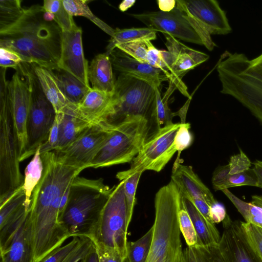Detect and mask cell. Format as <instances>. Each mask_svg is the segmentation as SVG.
<instances>
[{
	"instance_id": "obj_51",
	"label": "cell",
	"mask_w": 262,
	"mask_h": 262,
	"mask_svg": "<svg viewBox=\"0 0 262 262\" xmlns=\"http://www.w3.org/2000/svg\"><path fill=\"white\" fill-rule=\"evenodd\" d=\"M185 262H197L195 256L192 248L187 247L184 250Z\"/></svg>"
},
{
	"instance_id": "obj_9",
	"label": "cell",
	"mask_w": 262,
	"mask_h": 262,
	"mask_svg": "<svg viewBox=\"0 0 262 262\" xmlns=\"http://www.w3.org/2000/svg\"><path fill=\"white\" fill-rule=\"evenodd\" d=\"M19 71L28 84L31 97L27 123V143L20 162L33 156L38 148L48 139L56 113L43 92L31 64L22 62Z\"/></svg>"
},
{
	"instance_id": "obj_26",
	"label": "cell",
	"mask_w": 262,
	"mask_h": 262,
	"mask_svg": "<svg viewBox=\"0 0 262 262\" xmlns=\"http://www.w3.org/2000/svg\"><path fill=\"white\" fill-rule=\"evenodd\" d=\"M182 197L184 206L194 225L200 246L218 244L221 236L215 226L207 222L190 200Z\"/></svg>"
},
{
	"instance_id": "obj_15",
	"label": "cell",
	"mask_w": 262,
	"mask_h": 262,
	"mask_svg": "<svg viewBox=\"0 0 262 262\" xmlns=\"http://www.w3.org/2000/svg\"><path fill=\"white\" fill-rule=\"evenodd\" d=\"M23 78L17 70L8 82L9 104L18 141L20 158L26 149L27 123L31 103L29 87L25 77Z\"/></svg>"
},
{
	"instance_id": "obj_36",
	"label": "cell",
	"mask_w": 262,
	"mask_h": 262,
	"mask_svg": "<svg viewBox=\"0 0 262 262\" xmlns=\"http://www.w3.org/2000/svg\"><path fill=\"white\" fill-rule=\"evenodd\" d=\"M178 216L181 232L183 235L187 247L193 248L200 246L197 233L190 217L184 206L182 197Z\"/></svg>"
},
{
	"instance_id": "obj_45",
	"label": "cell",
	"mask_w": 262,
	"mask_h": 262,
	"mask_svg": "<svg viewBox=\"0 0 262 262\" xmlns=\"http://www.w3.org/2000/svg\"><path fill=\"white\" fill-rule=\"evenodd\" d=\"M22 62V59L16 52L5 48L0 47L1 68H11L17 71Z\"/></svg>"
},
{
	"instance_id": "obj_49",
	"label": "cell",
	"mask_w": 262,
	"mask_h": 262,
	"mask_svg": "<svg viewBox=\"0 0 262 262\" xmlns=\"http://www.w3.org/2000/svg\"><path fill=\"white\" fill-rule=\"evenodd\" d=\"M160 11L163 12H169L172 10L176 6V1L166 0L157 1Z\"/></svg>"
},
{
	"instance_id": "obj_19",
	"label": "cell",
	"mask_w": 262,
	"mask_h": 262,
	"mask_svg": "<svg viewBox=\"0 0 262 262\" xmlns=\"http://www.w3.org/2000/svg\"><path fill=\"white\" fill-rule=\"evenodd\" d=\"M171 180L178 187L183 197L189 200H203L209 206L217 202L191 166L183 165L182 162L173 165Z\"/></svg>"
},
{
	"instance_id": "obj_21",
	"label": "cell",
	"mask_w": 262,
	"mask_h": 262,
	"mask_svg": "<svg viewBox=\"0 0 262 262\" xmlns=\"http://www.w3.org/2000/svg\"><path fill=\"white\" fill-rule=\"evenodd\" d=\"M56 114L59 121V132L58 146L55 151L67 147L94 125L80 114L77 105L70 102Z\"/></svg>"
},
{
	"instance_id": "obj_32",
	"label": "cell",
	"mask_w": 262,
	"mask_h": 262,
	"mask_svg": "<svg viewBox=\"0 0 262 262\" xmlns=\"http://www.w3.org/2000/svg\"><path fill=\"white\" fill-rule=\"evenodd\" d=\"M222 191L230 200L245 219V222L253 224L262 228V208L251 203L245 202L237 198L228 189Z\"/></svg>"
},
{
	"instance_id": "obj_18",
	"label": "cell",
	"mask_w": 262,
	"mask_h": 262,
	"mask_svg": "<svg viewBox=\"0 0 262 262\" xmlns=\"http://www.w3.org/2000/svg\"><path fill=\"white\" fill-rule=\"evenodd\" d=\"M113 68L120 74L143 80L156 88L161 89V83L167 78L160 69L141 62L116 48L110 53Z\"/></svg>"
},
{
	"instance_id": "obj_37",
	"label": "cell",
	"mask_w": 262,
	"mask_h": 262,
	"mask_svg": "<svg viewBox=\"0 0 262 262\" xmlns=\"http://www.w3.org/2000/svg\"><path fill=\"white\" fill-rule=\"evenodd\" d=\"M151 45L150 40H140L121 43L116 48L137 60L148 64V53Z\"/></svg>"
},
{
	"instance_id": "obj_4",
	"label": "cell",
	"mask_w": 262,
	"mask_h": 262,
	"mask_svg": "<svg viewBox=\"0 0 262 262\" xmlns=\"http://www.w3.org/2000/svg\"><path fill=\"white\" fill-rule=\"evenodd\" d=\"M222 89L243 106L262 124V73L243 53H224L217 65Z\"/></svg>"
},
{
	"instance_id": "obj_6",
	"label": "cell",
	"mask_w": 262,
	"mask_h": 262,
	"mask_svg": "<svg viewBox=\"0 0 262 262\" xmlns=\"http://www.w3.org/2000/svg\"><path fill=\"white\" fill-rule=\"evenodd\" d=\"M6 69L0 72V204L24 183L17 137L10 110Z\"/></svg>"
},
{
	"instance_id": "obj_12",
	"label": "cell",
	"mask_w": 262,
	"mask_h": 262,
	"mask_svg": "<svg viewBox=\"0 0 262 262\" xmlns=\"http://www.w3.org/2000/svg\"><path fill=\"white\" fill-rule=\"evenodd\" d=\"M113 128L102 123L92 125L67 147L54 151L65 165L83 170L90 167Z\"/></svg>"
},
{
	"instance_id": "obj_7",
	"label": "cell",
	"mask_w": 262,
	"mask_h": 262,
	"mask_svg": "<svg viewBox=\"0 0 262 262\" xmlns=\"http://www.w3.org/2000/svg\"><path fill=\"white\" fill-rule=\"evenodd\" d=\"M103 146L90 164L94 168L132 162L151 135L153 127L146 119H127L113 126Z\"/></svg>"
},
{
	"instance_id": "obj_44",
	"label": "cell",
	"mask_w": 262,
	"mask_h": 262,
	"mask_svg": "<svg viewBox=\"0 0 262 262\" xmlns=\"http://www.w3.org/2000/svg\"><path fill=\"white\" fill-rule=\"evenodd\" d=\"M94 243L91 238L86 236L81 237L78 246L62 262H79L91 250Z\"/></svg>"
},
{
	"instance_id": "obj_52",
	"label": "cell",
	"mask_w": 262,
	"mask_h": 262,
	"mask_svg": "<svg viewBox=\"0 0 262 262\" xmlns=\"http://www.w3.org/2000/svg\"><path fill=\"white\" fill-rule=\"evenodd\" d=\"M135 2V0H124L120 4L119 9L121 11L125 12L132 7Z\"/></svg>"
},
{
	"instance_id": "obj_16",
	"label": "cell",
	"mask_w": 262,
	"mask_h": 262,
	"mask_svg": "<svg viewBox=\"0 0 262 262\" xmlns=\"http://www.w3.org/2000/svg\"><path fill=\"white\" fill-rule=\"evenodd\" d=\"M165 37L166 46L171 55L170 85L173 86L185 96L189 97L187 87L182 80V77L209 59V55L190 48L181 43L174 37L163 34Z\"/></svg>"
},
{
	"instance_id": "obj_13",
	"label": "cell",
	"mask_w": 262,
	"mask_h": 262,
	"mask_svg": "<svg viewBox=\"0 0 262 262\" xmlns=\"http://www.w3.org/2000/svg\"><path fill=\"white\" fill-rule=\"evenodd\" d=\"M147 28L183 41L203 46L200 36L176 7L169 12L161 11L130 14Z\"/></svg>"
},
{
	"instance_id": "obj_41",
	"label": "cell",
	"mask_w": 262,
	"mask_h": 262,
	"mask_svg": "<svg viewBox=\"0 0 262 262\" xmlns=\"http://www.w3.org/2000/svg\"><path fill=\"white\" fill-rule=\"evenodd\" d=\"M81 237L74 236L71 242L51 252L40 262H62L78 246Z\"/></svg>"
},
{
	"instance_id": "obj_23",
	"label": "cell",
	"mask_w": 262,
	"mask_h": 262,
	"mask_svg": "<svg viewBox=\"0 0 262 262\" xmlns=\"http://www.w3.org/2000/svg\"><path fill=\"white\" fill-rule=\"evenodd\" d=\"M88 77L92 89L113 93L116 80L110 56L106 53L97 55L89 66Z\"/></svg>"
},
{
	"instance_id": "obj_48",
	"label": "cell",
	"mask_w": 262,
	"mask_h": 262,
	"mask_svg": "<svg viewBox=\"0 0 262 262\" xmlns=\"http://www.w3.org/2000/svg\"><path fill=\"white\" fill-rule=\"evenodd\" d=\"M80 261L100 262L99 256L94 244L90 252Z\"/></svg>"
},
{
	"instance_id": "obj_5",
	"label": "cell",
	"mask_w": 262,
	"mask_h": 262,
	"mask_svg": "<svg viewBox=\"0 0 262 262\" xmlns=\"http://www.w3.org/2000/svg\"><path fill=\"white\" fill-rule=\"evenodd\" d=\"M155 86L120 74L115 81L110 112L102 123L115 126L131 118H142L158 129Z\"/></svg>"
},
{
	"instance_id": "obj_33",
	"label": "cell",
	"mask_w": 262,
	"mask_h": 262,
	"mask_svg": "<svg viewBox=\"0 0 262 262\" xmlns=\"http://www.w3.org/2000/svg\"><path fill=\"white\" fill-rule=\"evenodd\" d=\"M153 236L152 226L141 237L134 242H128L127 259L128 262H146Z\"/></svg>"
},
{
	"instance_id": "obj_31",
	"label": "cell",
	"mask_w": 262,
	"mask_h": 262,
	"mask_svg": "<svg viewBox=\"0 0 262 262\" xmlns=\"http://www.w3.org/2000/svg\"><path fill=\"white\" fill-rule=\"evenodd\" d=\"M143 172H131L128 170L118 172L117 178L123 181L125 195L127 206V225L130 223L135 204L136 203V192L140 178Z\"/></svg>"
},
{
	"instance_id": "obj_8",
	"label": "cell",
	"mask_w": 262,
	"mask_h": 262,
	"mask_svg": "<svg viewBox=\"0 0 262 262\" xmlns=\"http://www.w3.org/2000/svg\"><path fill=\"white\" fill-rule=\"evenodd\" d=\"M127 206L123 181L112 187L93 235L95 244L116 252L123 258L127 255Z\"/></svg>"
},
{
	"instance_id": "obj_38",
	"label": "cell",
	"mask_w": 262,
	"mask_h": 262,
	"mask_svg": "<svg viewBox=\"0 0 262 262\" xmlns=\"http://www.w3.org/2000/svg\"><path fill=\"white\" fill-rule=\"evenodd\" d=\"M190 124L189 123H180V126L176 134L173 142L175 149L178 152L177 158L173 165L181 163L180 160L181 152L189 147L193 142L194 137L190 130Z\"/></svg>"
},
{
	"instance_id": "obj_11",
	"label": "cell",
	"mask_w": 262,
	"mask_h": 262,
	"mask_svg": "<svg viewBox=\"0 0 262 262\" xmlns=\"http://www.w3.org/2000/svg\"><path fill=\"white\" fill-rule=\"evenodd\" d=\"M180 123H171L158 128L146 140L132 161L129 172L153 170L159 172L177 151L174 139Z\"/></svg>"
},
{
	"instance_id": "obj_40",
	"label": "cell",
	"mask_w": 262,
	"mask_h": 262,
	"mask_svg": "<svg viewBox=\"0 0 262 262\" xmlns=\"http://www.w3.org/2000/svg\"><path fill=\"white\" fill-rule=\"evenodd\" d=\"M218 244L192 248L197 262H225Z\"/></svg>"
},
{
	"instance_id": "obj_17",
	"label": "cell",
	"mask_w": 262,
	"mask_h": 262,
	"mask_svg": "<svg viewBox=\"0 0 262 262\" xmlns=\"http://www.w3.org/2000/svg\"><path fill=\"white\" fill-rule=\"evenodd\" d=\"M89 66L84 55L81 28L76 26L69 31H62L59 69L69 73L90 86Z\"/></svg>"
},
{
	"instance_id": "obj_25",
	"label": "cell",
	"mask_w": 262,
	"mask_h": 262,
	"mask_svg": "<svg viewBox=\"0 0 262 262\" xmlns=\"http://www.w3.org/2000/svg\"><path fill=\"white\" fill-rule=\"evenodd\" d=\"M211 182L215 191L243 186L257 187V181L253 169L250 168L244 172L231 175L229 174L228 164L220 166L215 169Z\"/></svg>"
},
{
	"instance_id": "obj_1",
	"label": "cell",
	"mask_w": 262,
	"mask_h": 262,
	"mask_svg": "<svg viewBox=\"0 0 262 262\" xmlns=\"http://www.w3.org/2000/svg\"><path fill=\"white\" fill-rule=\"evenodd\" d=\"M41 156L43 173L32 192L29 210L34 262H40L70 237L59 222L60 205L73 180L83 170L63 164L54 150L41 154Z\"/></svg>"
},
{
	"instance_id": "obj_43",
	"label": "cell",
	"mask_w": 262,
	"mask_h": 262,
	"mask_svg": "<svg viewBox=\"0 0 262 262\" xmlns=\"http://www.w3.org/2000/svg\"><path fill=\"white\" fill-rule=\"evenodd\" d=\"M242 224L250 242L262 259V228L245 222Z\"/></svg>"
},
{
	"instance_id": "obj_46",
	"label": "cell",
	"mask_w": 262,
	"mask_h": 262,
	"mask_svg": "<svg viewBox=\"0 0 262 262\" xmlns=\"http://www.w3.org/2000/svg\"><path fill=\"white\" fill-rule=\"evenodd\" d=\"M59 132V121L56 114L48 139L40 146V154L56 150L58 143Z\"/></svg>"
},
{
	"instance_id": "obj_10",
	"label": "cell",
	"mask_w": 262,
	"mask_h": 262,
	"mask_svg": "<svg viewBox=\"0 0 262 262\" xmlns=\"http://www.w3.org/2000/svg\"><path fill=\"white\" fill-rule=\"evenodd\" d=\"M176 7L189 21L209 51L216 46L211 35L231 31L225 12L215 0H177Z\"/></svg>"
},
{
	"instance_id": "obj_53",
	"label": "cell",
	"mask_w": 262,
	"mask_h": 262,
	"mask_svg": "<svg viewBox=\"0 0 262 262\" xmlns=\"http://www.w3.org/2000/svg\"><path fill=\"white\" fill-rule=\"evenodd\" d=\"M253 66L262 73V53L256 58L251 60Z\"/></svg>"
},
{
	"instance_id": "obj_24",
	"label": "cell",
	"mask_w": 262,
	"mask_h": 262,
	"mask_svg": "<svg viewBox=\"0 0 262 262\" xmlns=\"http://www.w3.org/2000/svg\"><path fill=\"white\" fill-rule=\"evenodd\" d=\"M31 65L45 96L53 106L56 114L60 112L69 102L59 86L55 73L45 68Z\"/></svg>"
},
{
	"instance_id": "obj_22",
	"label": "cell",
	"mask_w": 262,
	"mask_h": 262,
	"mask_svg": "<svg viewBox=\"0 0 262 262\" xmlns=\"http://www.w3.org/2000/svg\"><path fill=\"white\" fill-rule=\"evenodd\" d=\"M113 93H108L91 88L77 105V109L80 114L92 124L100 123L110 112Z\"/></svg>"
},
{
	"instance_id": "obj_2",
	"label": "cell",
	"mask_w": 262,
	"mask_h": 262,
	"mask_svg": "<svg viewBox=\"0 0 262 262\" xmlns=\"http://www.w3.org/2000/svg\"><path fill=\"white\" fill-rule=\"evenodd\" d=\"M42 6L24 9L13 25L0 32V47L16 52L23 62L58 71L62 31L55 21L43 18Z\"/></svg>"
},
{
	"instance_id": "obj_42",
	"label": "cell",
	"mask_w": 262,
	"mask_h": 262,
	"mask_svg": "<svg viewBox=\"0 0 262 262\" xmlns=\"http://www.w3.org/2000/svg\"><path fill=\"white\" fill-rule=\"evenodd\" d=\"M251 162L241 149L237 154L231 156L228 166L229 167V174H235L244 172L250 169Z\"/></svg>"
},
{
	"instance_id": "obj_34",
	"label": "cell",
	"mask_w": 262,
	"mask_h": 262,
	"mask_svg": "<svg viewBox=\"0 0 262 262\" xmlns=\"http://www.w3.org/2000/svg\"><path fill=\"white\" fill-rule=\"evenodd\" d=\"M21 1H0V32L5 30L15 24L21 17L24 9Z\"/></svg>"
},
{
	"instance_id": "obj_50",
	"label": "cell",
	"mask_w": 262,
	"mask_h": 262,
	"mask_svg": "<svg viewBox=\"0 0 262 262\" xmlns=\"http://www.w3.org/2000/svg\"><path fill=\"white\" fill-rule=\"evenodd\" d=\"M253 170L257 181V187L262 188V161L256 160L254 163Z\"/></svg>"
},
{
	"instance_id": "obj_30",
	"label": "cell",
	"mask_w": 262,
	"mask_h": 262,
	"mask_svg": "<svg viewBox=\"0 0 262 262\" xmlns=\"http://www.w3.org/2000/svg\"><path fill=\"white\" fill-rule=\"evenodd\" d=\"M86 0H62L63 6L72 16L87 18L111 37L114 36L115 29L97 17L91 10Z\"/></svg>"
},
{
	"instance_id": "obj_3",
	"label": "cell",
	"mask_w": 262,
	"mask_h": 262,
	"mask_svg": "<svg viewBox=\"0 0 262 262\" xmlns=\"http://www.w3.org/2000/svg\"><path fill=\"white\" fill-rule=\"evenodd\" d=\"M112 190L102 178L74 179L59 221L70 237L93 235Z\"/></svg>"
},
{
	"instance_id": "obj_39",
	"label": "cell",
	"mask_w": 262,
	"mask_h": 262,
	"mask_svg": "<svg viewBox=\"0 0 262 262\" xmlns=\"http://www.w3.org/2000/svg\"><path fill=\"white\" fill-rule=\"evenodd\" d=\"M161 89H156V114L158 128L172 123L173 116L172 113L168 106V99L170 95L165 94L162 98Z\"/></svg>"
},
{
	"instance_id": "obj_35",
	"label": "cell",
	"mask_w": 262,
	"mask_h": 262,
	"mask_svg": "<svg viewBox=\"0 0 262 262\" xmlns=\"http://www.w3.org/2000/svg\"><path fill=\"white\" fill-rule=\"evenodd\" d=\"M42 7L54 15L55 21L62 31H69L77 26L73 16L66 10L62 0H45Z\"/></svg>"
},
{
	"instance_id": "obj_28",
	"label": "cell",
	"mask_w": 262,
	"mask_h": 262,
	"mask_svg": "<svg viewBox=\"0 0 262 262\" xmlns=\"http://www.w3.org/2000/svg\"><path fill=\"white\" fill-rule=\"evenodd\" d=\"M156 38V32L148 28H133L115 29L111 37L105 52L110 56L111 52L120 44L140 40H151Z\"/></svg>"
},
{
	"instance_id": "obj_47",
	"label": "cell",
	"mask_w": 262,
	"mask_h": 262,
	"mask_svg": "<svg viewBox=\"0 0 262 262\" xmlns=\"http://www.w3.org/2000/svg\"><path fill=\"white\" fill-rule=\"evenodd\" d=\"M209 212L211 219L214 224L223 222L227 215L225 206L217 201L209 207Z\"/></svg>"
},
{
	"instance_id": "obj_29",
	"label": "cell",
	"mask_w": 262,
	"mask_h": 262,
	"mask_svg": "<svg viewBox=\"0 0 262 262\" xmlns=\"http://www.w3.org/2000/svg\"><path fill=\"white\" fill-rule=\"evenodd\" d=\"M39 147L25 170L22 187L26 195V205L30 208L32 192L40 181L43 170V161Z\"/></svg>"
},
{
	"instance_id": "obj_20",
	"label": "cell",
	"mask_w": 262,
	"mask_h": 262,
	"mask_svg": "<svg viewBox=\"0 0 262 262\" xmlns=\"http://www.w3.org/2000/svg\"><path fill=\"white\" fill-rule=\"evenodd\" d=\"M0 255L1 262H34L33 237L29 212L9 247Z\"/></svg>"
},
{
	"instance_id": "obj_27",
	"label": "cell",
	"mask_w": 262,
	"mask_h": 262,
	"mask_svg": "<svg viewBox=\"0 0 262 262\" xmlns=\"http://www.w3.org/2000/svg\"><path fill=\"white\" fill-rule=\"evenodd\" d=\"M55 73L59 86L68 101L78 105L91 89L76 77L62 70Z\"/></svg>"
},
{
	"instance_id": "obj_14",
	"label": "cell",
	"mask_w": 262,
	"mask_h": 262,
	"mask_svg": "<svg viewBox=\"0 0 262 262\" xmlns=\"http://www.w3.org/2000/svg\"><path fill=\"white\" fill-rule=\"evenodd\" d=\"M242 222L232 221L228 214L223 221L224 231L218 245L225 262H262Z\"/></svg>"
}]
</instances>
